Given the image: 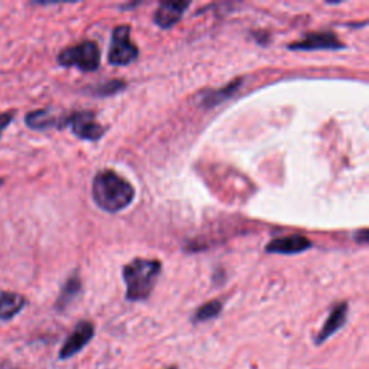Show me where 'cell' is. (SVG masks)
Returning a JSON list of instances; mask_svg holds the SVG:
<instances>
[{
  "mask_svg": "<svg viewBox=\"0 0 369 369\" xmlns=\"http://www.w3.org/2000/svg\"><path fill=\"white\" fill-rule=\"evenodd\" d=\"M241 81L236 80L235 83L228 84L225 88L222 90H217V91H208L202 95V105L203 107H215V105L221 104L222 101L228 100L231 95L235 94V91L240 88Z\"/></svg>",
  "mask_w": 369,
  "mask_h": 369,
  "instance_id": "14",
  "label": "cell"
},
{
  "mask_svg": "<svg viewBox=\"0 0 369 369\" xmlns=\"http://www.w3.org/2000/svg\"><path fill=\"white\" fill-rule=\"evenodd\" d=\"M311 248L310 240H307L303 235H287L281 236V239L273 240L267 247V253H274V254H300L303 251H307Z\"/></svg>",
  "mask_w": 369,
  "mask_h": 369,
  "instance_id": "10",
  "label": "cell"
},
{
  "mask_svg": "<svg viewBox=\"0 0 369 369\" xmlns=\"http://www.w3.org/2000/svg\"><path fill=\"white\" fill-rule=\"evenodd\" d=\"M13 120V114L12 113H2L0 114V136H2L4 130L12 123Z\"/></svg>",
  "mask_w": 369,
  "mask_h": 369,
  "instance_id": "17",
  "label": "cell"
},
{
  "mask_svg": "<svg viewBox=\"0 0 369 369\" xmlns=\"http://www.w3.org/2000/svg\"><path fill=\"white\" fill-rule=\"evenodd\" d=\"M26 304V299L18 293H0V319L9 321L16 316Z\"/></svg>",
  "mask_w": 369,
  "mask_h": 369,
  "instance_id": "12",
  "label": "cell"
},
{
  "mask_svg": "<svg viewBox=\"0 0 369 369\" xmlns=\"http://www.w3.org/2000/svg\"><path fill=\"white\" fill-rule=\"evenodd\" d=\"M221 311H222V303L220 300H210V302L202 304L195 311L192 321L195 323H202V322L213 321V319L217 318V316H220Z\"/></svg>",
  "mask_w": 369,
  "mask_h": 369,
  "instance_id": "15",
  "label": "cell"
},
{
  "mask_svg": "<svg viewBox=\"0 0 369 369\" xmlns=\"http://www.w3.org/2000/svg\"><path fill=\"white\" fill-rule=\"evenodd\" d=\"M67 124L76 137L84 140H100L105 131L93 112H76L67 117Z\"/></svg>",
  "mask_w": 369,
  "mask_h": 369,
  "instance_id": "5",
  "label": "cell"
},
{
  "mask_svg": "<svg viewBox=\"0 0 369 369\" xmlns=\"http://www.w3.org/2000/svg\"><path fill=\"white\" fill-rule=\"evenodd\" d=\"M162 271V264L157 260L136 258L123 269L126 283V299L128 302L146 300L157 283Z\"/></svg>",
  "mask_w": 369,
  "mask_h": 369,
  "instance_id": "2",
  "label": "cell"
},
{
  "mask_svg": "<svg viewBox=\"0 0 369 369\" xmlns=\"http://www.w3.org/2000/svg\"><path fill=\"white\" fill-rule=\"evenodd\" d=\"M93 336H94L93 323L80 322L75 326L74 332L68 336V339L65 340V344L60 352V358L68 359V358L76 355L78 352H81L90 344V340L93 339Z\"/></svg>",
  "mask_w": 369,
  "mask_h": 369,
  "instance_id": "7",
  "label": "cell"
},
{
  "mask_svg": "<svg viewBox=\"0 0 369 369\" xmlns=\"http://www.w3.org/2000/svg\"><path fill=\"white\" fill-rule=\"evenodd\" d=\"M58 64L65 68L76 67L83 72L97 71L101 62V51L93 41H84L60 52Z\"/></svg>",
  "mask_w": 369,
  "mask_h": 369,
  "instance_id": "3",
  "label": "cell"
},
{
  "mask_svg": "<svg viewBox=\"0 0 369 369\" xmlns=\"http://www.w3.org/2000/svg\"><path fill=\"white\" fill-rule=\"evenodd\" d=\"M135 188L114 170H100L93 180V199L105 213L116 214L131 205Z\"/></svg>",
  "mask_w": 369,
  "mask_h": 369,
  "instance_id": "1",
  "label": "cell"
},
{
  "mask_svg": "<svg viewBox=\"0 0 369 369\" xmlns=\"http://www.w3.org/2000/svg\"><path fill=\"white\" fill-rule=\"evenodd\" d=\"M348 310H349V306L347 302H340L332 307L329 318L326 319L319 335L316 336V345L323 344V342H326L339 329L344 328V325L347 323V319H348Z\"/></svg>",
  "mask_w": 369,
  "mask_h": 369,
  "instance_id": "8",
  "label": "cell"
},
{
  "mask_svg": "<svg viewBox=\"0 0 369 369\" xmlns=\"http://www.w3.org/2000/svg\"><path fill=\"white\" fill-rule=\"evenodd\" d=\"M126 88V84L120 80H110L107 83H101L97 87L91 88V94L95 97H109L120 93Z\"/></svg>",
  "mask_w": 369,
  "mask_h": 369,
  "instance_id": "16",
  "label": "cell"
},
{
  "mask_svg": "<svg viewBox=\"0 0 369 369\" xmlns=\"http://www.w3.org/2000/svg\"><path fill=\"white\" fill-rule=\"evenodd\" d=\"M80 292H81V280L78 279L76 276H71V277L67 280V283L64 284L62 290H61V295H60V297H58V300H57L55 307H57L58 310L67 309V307L71 304V302H72L78 295H80Z\"/></svg>",
  "mask_w": 369,
  "mask_h": 369,
  "instance_id": "13",
  "label": "cell"
},
{
  "mask_svg": "<svg viewBox=\"0 0 369 369\" xmlns=\"http://www.w3.org/2000/svg\"><path fill=\"white\" fill-rule=\"evenodd\" d=\"M168 369H177V366H170V368H168Z\"/></svg>",
  "mask_w": 369,
  "mask_h": 369,
  "instance_id": "19",
  "label": "cell"
},
{
  "mask_svg": "<svg viewBox=\"0 0 369 369\" xmlns=\"http://www.w3.org/2000/svg\"><path fill=\"white\" fill-rule=\"evenodd\" d=\"M130 32L131 28L128 25H120L113 29L109 48V62L112 65L126 67L137 60L139 49L131 42Z\"/></svg>",
  "mask_w": 369,
  "mask_h": 369,
  "instance_id": "4",
  "label": "cell"
},
{
  "mask_svg": "<svg viewBox=\"0 0 369 369\" xmlns=\"http://www.w3.org/2000/svg\"><path fill=\"white\" fill-rule=\"evenodd\" d=\"M191 6L188 2H162L157 8L153 20L162 29H169L173 25H176L183 13Z\"/></svg>",
  "mask_w": 369,
  "mask_h": 369,
  "instance_id": "9",
  "label": "cell"
},
{
  "mask_svg": "<svg viewBox=\"0 0 369 369\" xmlns=\"http://www.w3.org/2000/svg\"><path fill=\"white\" fill-rule=\"evenodd\" d=\"M25 123L34 130H46L52 127L62 128L67 126V117H58L51 110H36L25 117Z\"/></svg>",
  "mask_w": 369,
  "mask_h": 369,
  "instance_id": "11",
  "label": "cell"
},
{
  "mask_svg": "<svg viewBox=\"0 0 369 369\" xmlns=\"http://www.w3.org/2000/svg\"><path fill=\"white\" fill-rule=\"evenodd\" d=\"M355 241L359 244H366L368 243V231L366 229H361L356 235H355Z\"/></svg>",
  "mask_w": 369,
  "mask_h": 369,
  "instance_id": "18",
  "label": "cell"
},
{
  "mask_svg": "<svg viewBox=\"0 0 369 369\" xmlns=\"http://www.w3.org/2000/svg\"><path fill=\"white\" fill-rule=\"evenodd\" d=\"M287 48L290 51H336L344 49L345 45L332 32H316L306 35L302 41L290 43Z\"/></svg>",
  "mask_w": 369,
  "mask_h": 369,
  "instance_id": "6",
  "label": "cell"
}]
</instances>
